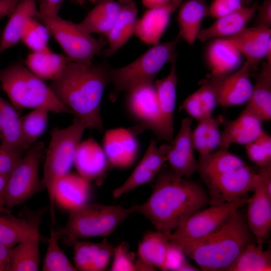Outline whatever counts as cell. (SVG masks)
Listing matches in <instances>:
<instances>
[{
    "mask_svg": "<svg viewBox=\"0 0 271 271\" xmlns=\"http://www.w3.org/2000/svg\"><path fill=\"white\" fill-rule=\"evenodd\" d=\"M157 175L149 198L132 207L134 213L146 217L157 230L168 234L209 204V197L200 184L185 180L173 171H163Z\"/></svg>",
    "mask_w": 271,
    "mask_h": 271,
    "instance_id": "1",
    "label": "cell"
},
{
    "mask_svg": "<svg viewBox=\"0 0 271 271\" xmlns=\"http://www.w3.org/2000/svg\"><path fill=\"white\" fill-rule=\"evenodd\" d=\"M112 67L107 63L85 64L70 61L62 74L49 86L60 101L83 120L88 128L103 129L100 103L111 83Z\"/></svg>",
    "mask_w": 271,
    "mask_h": 271,
    "instance_id": "2",
    "label": "cell"
},
{
    "mask_svg": "<svg viewBox=\"0 0 271 271\" xmlns=\"http://www.w3.org/2000/svg\"><path fill=\"white\" fill-rule=\"evenodd\" d=\"M250 239L246 220L238 209L222 225L204 237L171 242L179 245L202 270L222 271L228 270Z\"/></svg>",
    "mask_w": 271,
    "mask_h": 271,
    "instance_id": "3",
    "label": "cell"
},
{
    "mask_svg": "<svg viewBox=\"0 0 271 271\" xmlns=\"http://www.w3.org/2000/svg\"><path fill=\"white\" fill-rule=\"evenodd\" d=\"M87 124L76 117L72 123L63 128H54L51 132L49 146L44 156L42 184L48 191L51 222H56L54 204L58 181L69 173L74 165L75 152L81 142Z\"/></svg>",
    "mask_w": 271,
    "mask_h": 271,
    "instance_id": "4",
    "label": "cell"
},
{
    "mask_svg": "<svg viewBox=\"0 0 271 271\" xmlns=\"http://www.w3.org/2000/svg\"><path fill=\"white\" fill-rule=\"evenodd\" d=\"M0 83L15 108L45 107L55 113L72 114L44 80L21 63L1 70Z\"/></svg>",
    "mask_w": 271,
    "mask_h": 271,
    "instance_id": "5",
    "label": "cell"
},
{
    "mask_svg": "<svg viewBox=\"0 0 271 271\" xmlns=\"http://www.w3.org/2000/svg\"><path fill=\"white\" fill-rule=\"evenodd\" d=\"M68 212L66 224L56 231L66 244L70 245L80 238L108 235L134 213L132 207L98 203H85Z\"/></svg>",
    "mask_w": 271,
    "mask_h": 271,
    "instance_id": "6",
    "label": "cell"
},
{
    "mask_svg": "<svg viewBox=\"0 0 271 271\" xmlns=\"http://www.w3.org/2000/svg\"><path fill=\"white\" fill-rule=\"evenodd\" d=\"M181 38L179 35L172 41L159 42L129 64L117 68L112 67L111 83L113 88L109 95L112 102L122 92H128L139 85L153 83L167 62L176 60V48Z\"/></svg>",
    "mask_w": 271,
    "mask_h": 271,
    "instance_id": "7",
    "label": "cell"
},
{
    "mask_svg": "<svg viewBox=\"0 0 271 271\" xmlns=\"http://www.w3.org/2000/svg\"><path fill=\"white\" fill-rule=\"evenodd\" d=\"M36 18L48 28L71 61L91 64L94 56L107 45L106 38L102 36L95 38L83 30L78 24L58 15L45 17L38 13Z\"/></svg>",
    "mask_w": 271,
    "mask_h": 271,
    "instance_id": "8",
    "label": "cell"
},
{
    "mask_svg": "<svg viewBox=\"0 0 271 271\" xmlns=\"http://www.w3.org/2000/svg\"><path fill=\"white\" fill-rule=\"evenodd\" d=\"M45 152L44 144L40 141L28 149L9 176L4 206L10 210L44 188L40 179L39 168Z\"/></svg>",
    "mask_w": 271,
    "mask_h": 271,
    "instance_id": "9",
    "label": "cell"
},
{
    "mask_svg": "<svg viewBox=\"0 0 271 271\" xmlns=\"http://www.w3.org/2000/svg\"><path fill=\"white\" fill-rule=\"evenodd\" d=\"M258 178L257 172L243 166L215 176L202 178L209 191V204L218 205L244 201L245 196L253 191Z\"/></svg>",
    "mask_w": 271,
    "mask_h": 271,
    "instance_id": "10",
    "label": "cell"
},
{
    "mask_svg": "<svg viewBox=\"0 0 271 271\" xmlns=\"http://www.w3.org/2000/svg\"><path fill=\"white\" fill-rule=\"evenodd\" d=\"M127 92V109L138 122L128 129L136 136L145 130H150L158 140H162V117L155 84H142Z\"/></svg>",
    "mask_w": 271,
    "mask_h": 271,
    "instance_id": "11",
    "label": "cell"
},
{
    "mask_svg": "<svg viewBox=\"0 0 271 271\" xmlns=\"http://www.w3.org/2000/svg\"><path fill=\"white\" fill-rule=\"evenodd\" d=\"M244 201L211 205L189 216L179 227L166 234L171 241H189L210 234L222 225L244 203Z\"/></svg>",
    "mask_w": 271,
    "mask_h": 271,
    "instance_id": "12",
    "label": "cell"
},
{
    "mask_svg": "<svg viewBox=\"0 0 271 271\" xmlns=\"http://www.w3.org/2000/svg\"><path fill=\"white\" fill-rule=\"evenodd\" d=\"M257 173L254 193L246 201L248 203L246 222L257 243H262L268 237L271 227V195L266 189L271 181V165L259 168Z\"/></svg>",
    "mask_w": 271,
    "mask_h": 271,
    "instance_id": "13",
    "label": "cell"
},
{
    "mask_svg": "<svg viewBox=\"0 0 271 271\" xmlns=\"http://www.w3.org/2000/svg\"><path fill=\"white\" fill-rule=\"evenodd\" d=\"M250 74L249 65L245 62L237 70L231 74L209 76L216 91L218 104L228 107L247 102L253 86Z\"/></svg>",
    "mask_w": 271,
    "mask_h": 271,
    "instance_id": "14",
    "label": "cell"
},
{
    "mask_svg": "<svg viewBox=\"0 0 271 271\" xmlns=\"http://www.w3.org/2000/svg\"><path fill=\"white\" fill-rule=\"evenodd\" d=\"M192 122L189 117L182 120L180 129L169 143L166 154V161L172 171L181 177L191 176L197 168L192 141Z\"/></svg>",
    "mask_w": 271,
    "mask_h": 271,
    "instance_id": "15",
    "label": "cell"
},
{
    "mask_svg": "<svg viewBox=\"0 0 271 271\" xmlns=\"http://www.w3.org/2000/svg\"><path fill=\"white\" fill-rule=\"evenodd\" d=\"M169 144L157 146L156 141L152 140L139 164L130 175L112 192L114 198H118L134 189L149 182L160 172L166 161Z\"/></svg>",
    "mask_w": 271,
    "mask_h": 271,
    "instance_id": "16",
    "label": "cell"
},
{
    "mask_svg": "<svg viewBox=\"0 0 271 271\" xmlns=\"http://www.w3.org/2000/svg\"><path fill=\"white\" fill-rule=\"evenodd\" d=\"M225 39L230 41L244 55L250 74L255 72L261 60L271 49V30L245 27L235 35Z\"/></svg>",
    "mask_w": 271,
    "mask_h": 271,
    "instance_id": "17",
    "label": "cell"
},
{
    "mask_svg": "<svg viewBox=\"0 0 271 271\" xmlns=\"http://www.w3.org/2000/svg\"><path fill=\"white\" fill-rule=\"evenodd\" d=\"M129 129L107 130L103 138V150L109 165L126 168L134 162L139 152V144Z\"/></svg>",
    "mask_w": 271,
    "mask_h": 271,
    "instance_id": "18",
    "label": "cell"
},
{
    "mask_svg": "<svg viewBox=\"0 0 271 271\" xmlns=\"http://www.w3.org/2000/svg\"><path fill=\"white\" fill-rule=\"evenodd\" d=\"M45 208L26 212L24 217L14 215L10 209L0 207V243L13 247L30 235L39 230L41 216Z\"/></svg>",
    "mask_w": 271,
    "mask_h": 271,
    "instance_id": "19",
    "label": "cell"
},
{
    "mask_svg": "<svg viewBox=\"0 0 271 271\" xmlns=\"http://www.w3.org/2000/svg\"><path fill=\"white\" fill-rule=\"evenodd\" d=\"M74 165L85 181L100 182L104 177L109 163L103 149L93 139L80 142L76 149Z\"/></svg>",
    "mask_w": 271,
    "mask_h": 271,
    "instance_id": "20",
    "label": "cell"
},
{
    "mask_svg": "<svg viewBox=\"0 0 271 271\" xmlns=\"http://www.w3.org/2000/svg\"><path fill=\"white\" fill-rule=\"evenodd\" d=\"M182 3V0H172L163 6L148 9L139 19L134 35L146 44L153 45L159 43L168 26L171 15Z\"/></svg>",
    "mask_w": 271,
    "mask_h": 271,
    "instance_id": "21",
    "label": "cell"
},
{
    "mask_svg": "<svg viewBox=\"0 0 271 271\" xmlns=\"http://www.w3.org/2000/svg\"><path fill=\"white\" fill-rule=\"evenodd\" d=\"M120 11L112 28L105 36L108 47L103 55L109 57L114 55L134 34L139 20L138 9L133 0H118Z\"/></svg>",
    "mask_w": 271,
    "mask_h": 271,
    "instance_id": "22",
    "label": "cell"
},
{
    "mask_svg": "<svg viewBox=\"0 0 271 271\" xmlns=\"http://www.w3.org/2000/svg\"><path fill=\"white\" fill-rule=\"evenodd\" d=\"M176 60L171 63L170 71L166 77L155 81L161 114L163 141L171 143L174 134V112L177 84Z\"/></svg>",
    "mask_w": 271,
    "mask_h": 271,
    "instance_id": "23",
    "label": "cell"
},
{
    "mask_svg": "<svg viewBox=\"0 0 271 271\" xmlns=\"http://www.w3.org/2000/svg\"><path fill=\"white\" fill-rule=\"evenodd\" d=\"M262 121L247 108L234 120L224 122L220 146L227 149L231 144L247 145L263 131Z\"/></svg>",
    "mask_w": 271,
    "mask_h": 271,
    "instance_id": "24",
    "label": "cell"
},
{
    "mask_svg": "<svg viewBox=\"0 0 271 271\" xmlns=\"http://www.w3.org/2000/svg\"><path fill=\"white\" fill-rule=\"evenodd\" d=\"M206 58L211 75L214 76L231 74L242 66V54L225 38H217L210 43Z\"/></svg>",
    "mask_w": 271,
    "mask_h": 271,
    "instance_id": "25",
    "label": "cell"
},
{
    "mask_svg": "<svg viewBox=\"0 0 271 271\" xmlns=\"http://www.w3.org/2000/svg\"><path fill=\"white\" fill-rule=\"evenodd\" d=\"M258 7L255 3L216 19L210 26L200 31L197 39L204 42L211 38H225L235 35L255 17Z\"/></svg>",
    "mask_w": 271,
    "mask_h": 271,
    "instance_id": "26",
    "label": "cell"
},
{
    "mask_svg": "<svg viewBox=\"0 0 271 271\" xmlns=\"http://www.w3.org/2000/svg\"><path fill=\"white\" fill-rule=\"evenodd\" d=\"M38 13L35 0H21L14 11L1 34L0 53L15 46L21 41L30 21Z\"/></svg>",
    "mask_w": 271,
    "mask_h": 271,
    "instance_id": "27",
    "label": "cell"
},
{
    "mask_svg": "<svg viewBox=\"0 0 271 271\" xmlns=\"http://www.w3.org/2000/svg\"><path fill=\"white\" fill-rule=\"evenodd\" d=\"M169 240L161 231L146 233L140 242L136 264L138 270H164V262Z\"/></svg>",
    "mask_w": 271,
    "mask_h": 271,
    "instance_id": "28",
    "label": "cell"
},
{
    "mask_svg": "<svg viewBox=\"0 0 271 271\" xmlns=\"http://www.w3.org/2000/svg\"><path fill=\"white\" fill-rule=\"evenodd\" d=\"M179 8L178 35L188 44L192 45L200 31L203 19L210 16L209 7L207 0H186Z\"/></svg>",
    "mask_w": 271,
    "mask_h": 271,
    "instance_id": "29",
    "label": "cell"
},
{
    "mask_svg": "<svg viewBox=\"0 0 271 271\" xmlns=\"http://www.w3.org/2000/svg\"><path fill=\"white\" fill-rule=\"evenodd\" d=\"M89 193V183L78 174L68 173L56 184L55 201L69 211L87 203Z\"/></svg>",
    "mask_w": 271,
    "mask_h": 271,
    "instance_id": "30",
    "label": "cell"
},
{
    "mask_svg": "<svg viewBox=\"0 0 271 271\" xmlns=\"http://www.w3.org/2000/svg\"><path fill=\"white\" fill-rule=\"evenodd\" d=\"M250 96L246 107L262 121L271 119V65L261 64L260 71L254 76Z\"/></svg>",
    "mask_w": 271,
    "mask_h": 271,
    "instance_id": "31",
    "label": "cell"
},
{
    "mask_svg": "<svg viewBox=\"0 0 271 271\" xmlns=\"http://www.w3.org/2000/svg\"><path fill=\"white\" fill-rule=\"evenodd\" d=\"M71 60L65 55L56 53L50 48L31 52L26 59L27 68L43 80L58 79Z\"/></svg>",
    "mask_w": 271,
    "mask_h": 271,
    "instance_id": "32",
    "label": "cell"
},
{
    "mask_svg": "<svg viewBox=\"0 0 271 271\" xmlns=\"http://www.w3.org/2000/svg\"><path fill=\"white\" fill-rule=\"evenodd\" d=\"M78 23L86 32L100 34L104 37L113 26L120 11V5L115 0H101Z\"/></svg>",
    "mask_w": 271,
    "mask_h": 271,
    "instance_id": "33",
    "label": "cell"
},
{
    "mask_svg": "<svg viewBox=\"0 0 271 271\" xmlns=\"http://www.w3.org/2000/svg\"><path fill=\"white\" fill-rule=\"evenodd\" d=\"M40 238L39 230L35 231L11 248L9 271H36L39 269Z\"/></svg>",
    "mask_w": 271,
    "mask_h": 271,
    "instance_id": "34",
    "label": "cell"
},
{
    "mask_svg": "<svg viewBox=\"0 0 271 271\" xmlns=\"http://www.w3.org/2000/svg\"><path fill=\"white\" fill-rule=\"evenodd\" d=\"M2 115L1 146L8 150H27L21 130V118L12 104L0 96Z\"/></svg>",
    "mask_w": 271,
    "mask_h": 271,
    "instance_id": "35",
    "label": "cell"
},
{
    "mask_svg": "<svg viewBox=\"0 0 271 271\" xmlns=\"http://www.w3.org/2000/svg\"><path fill=\"white\" fill-rule=\"evenodd\" d=\"M244 165L241 159L227 149L222 148L214 153L199 156L196 171L202 178L229 172Z\"/></svg>",
    "mask_w": 271,
    "mask_h": 271,
    "instance_id": "36",
    "label": "cell"
},
{
    "mask_svg": "<svg viewBox=\"0 0 271 271\" xmlns=\"http://www.w3.org/2000/svg\"><path fill=\"white\" fill-rule=\"evenodd\" d=\"M271 270V251L264 250L262 243H248L227 271Z\"/></svg>",
    "mask_w": 271,
    "mask_h": 271,
    "instance_id": "37",
    "label": "cell"
},
{
    "mask_svg": "<svg viewBox=\"0 0 271 271\" xmlns=\"http://www.w3.org/2000/svg\"><path fill=\"white\" fill-rule=\"evenodd\" d=\"M50 110L40 107L21 118V126L24 142L28 147L37 142L45 131Z\"/></svg>",
    "mask_w": 271,
    "mask_h": 271,
    "instance_id": "38",
    "label": "cell"
},
{
    "mask_svg": "<svg viewBox=\"0 0 271 271\" xmlns=\"http://www.w3.org/2000/svg\"><path fill=\"white\" fill-rule=\"evenodd\" d=\"M60 236L56 231L51 228L48 245L44 260L43 271H76L63 250L61 248L58 240Z\"/></svg>",
    "mask_w": 271,
    "mask_h": 271,
    "instance_id": "39",
    "label": "cell"
},
{
    "mask_svg": "<svg viewBox=\"0 0 271 271\" xmlns=\"http://www.w3.org/2000/svg\"><path fill=\"white\" fill-rule=\"evenodd\" d=\"M50 32L40 21L33 18L29 23L21 39L24 44L32 52H37L49 48L48 42Z\"/></svg>",
    "mask_w": 271,
    "mask_h": 271,
    "instance_id": "40",
    "label": "cell"
},
{
    "mask_svg": "<svg viewBox=\"0 0 271 271\" xmlns=\"http://www.w3.org/2000/svg\"><path fill=\"white\" fill-rule=\"evenodd\" d=\"M245 146L248 158L259 168L271 165V137L265 131Z\"/></svg>",
    "mask_w": 271,
    "mask_h": 271,
    "instance_id": "41",
    "label": "cell"
},
{
    "mask_svg": "<svg viewBox=\"0 0 271 271\" xmlns=\"http://www.w3.org/2000/svg\"><path fill=\"white\" fill-rule=\"evenodd\" d=\"M72 245L74 248V266L77 270L91 271L93 262L92 243L76 240Z\"/></svg>",
    "mask_w": 271,
    "mask_h": 271,
    "instance_id": "42",
    "label": "cell"
},
{
    "mask_svg": "<svg viewBox=\"0 0 271 271\" xmlns=\"http://www.w3.org/2000/svg\"><path fill=\"white\" fill-rule=\"evenodd\" d=\"M113 260L111 267L112 271L136 270L134 255L129 251L128 245L122 242L113 251Z\"/></svg>",
    "mask_w": 271,
    "mask_h": 271,
    "instance_id": "43",
    "label": "cell"
},
{
    "mask_svg": "<svg viewBox=\"0 0 271 271\" xmlns=\"http://www.w3.org/2000/svg\"><path fill=\"white\" fill-rule=\"evenodd\" d=\"M93 262L91 271H103L106 268L113 253L112 245L106 239L99 243H92Z\"/></svg>",
    "mask_w": 271,
    "mask_h": 271,
    "instance_id": "44",
    "label": "cell"
},
{
    "mask_svg": "<svg viewBox=\"0 0 271 271\" xmlns=\"http://www.w3.org/2000/svg\"><path fill=\"white\" fill-rule=\"evenodd\" d=\"M197 91L205 115L212 116L218 102L215 88L209 77L201 82V86Z\"/></svg>",
    "mask_w": 271,
    "mask_h": 271,
    "instance_id": "45",
    "label": "cell"
},
{
    "mask_svg": "<svg viewBox=\"0 0 271 271\" xmlns=\"http://www.w3.org/2000/svg\"><path fill=\"white\" fill-rule=\"evenodd\" d=\"M248 6L246 0H214L209 7L210 16L217 19Z\"/></svg>",
    "mask_w": 271,
    "mask_h": 271,
    "instance_id": "46",
    "label": "cell"
},
{
    "mask_svg": "<svg viewBox=\"0 0 271 271\" xmlns=\"http://www.w3.org/2000/svg\"><path fill=\"white\" fill-rule=\"evenodd\" d=\"M185 253L177 244L169 241L164 262V270L181 271L188 262Z\"/></svg>",
    "mask_w": 271,
    "mask_h": 271,
    "instance_id": "47",
    "label": "cell"
},
{
    "mask_svg": "<svg viewBox=\"0 0 271 271\" xmlns=\"http://www.w3.org/2000/svg\"><path fill=\"white\" fill-rule=\"evenodd\" d=\"M210 117L199 120L197 126L192 131L193 146L200 156L209 154L208 148L207 126Z\"/></svg>",
    "mask_w": 271,
    "mask_h": 271,
    "instance_id": "48",
    "label": "cell"
},
{
    "mask_svg": "<svg viewBox=\"0 0 271 271\" xmlns=\"http://www.w3.org/2000/svg\"><path fill=\"white\" fill-rule=\"evenodd\" d=\"M183 109L198 121L207 117L204 113L197 90L185 99L180 107V110Z\"/></svg>",
    "mask_w": 271,
    "mask_h": 271,
    "instance_id": "49",
    "label": "cell"
},
{
    "mask_svg": "<svg viewBox=\"0 0 271 271\" xmlns=\"http://www.w3.org/2000/svg\"><path fill=\"white\" fill-rule=\"evenodd\" d=\"M254 21V27L270 29L271 27V0H264L260 7Z\"/></svg>",
    "mask_w": 271,
    "mask_h": 271,
    "instance_id": "50",
    "label": "cell"
},
{
    "mask_svg": "<svg viewBox=\"0 0 271 271\" xmlns=\"http://www.w3.org/2000/svg\"><path fill=\"white\" fill-rule=\"evenodd\" d=\"M219 122L210 116L208 121L207 137L208 148L209 153L212 152L217 147L220 146L221 142V133L219 129Z\"/></svg>",
    "mask_w": 271,
    "mask_h": 271,
    "instance_id": "51",
    "label": "cell"
},
{
    "mask_svg": "<svg viewBox=\"0 0 271 271\" xmlns=\"http://www.w3.org/2000/svg\"><path fill=\"white\" fill-rule=\"evenodd\" d=\"M64 0H39L38 13L45 17L58 15Z\"/></svg>",
    "mask_w": 271,
    "mask_h": 271,
    "instance_id": "52",
    "label": "cell"
},
{
    "mask_svg": "<svg viewBox=\"0 0 271 271\" xmlns=\"http://www.w3.org/2000/svg\"><path fill=\"white\" fill-rule=\"evenodd\" d=\"M11 248L0 243V271L10 270Z\"/></svg>",
    "mask_w": 271,
    "mask_h": 271,
    "instance_id": "53",
    "label": "cell"
},
{
    "mask_svg": "<svg viewBox=\"0 0 271 271\" xmlns=\"http://www.w3.org/2000/svg\"><path fill=\"white\" fill-rule=\"evenodd\" d=\"M21 0H0V19L11 15Z\"/></svg>",
    "mask_w": 271,
    "mask_h": 271,
    "instance_id": "54",
    "label": "cell"
},
{
    "mask_svg": "<svg viewBox=\"0 0 271 271\" xmlns=\"http://www.w3.org/2000/svg\"><path fill=\"white\" fill-rule=\"evenodd\" d=\"M9 176L0 173V207H4V199Z\"/></svg>",
    "mask_w": 271,
    "mask_h": 271,
    "instance_id": "55",
    "label": "cell"
},
{
    "mask_svg": "<svg viewBox=\"0 0 271 271\" xmlns=\"http://www.w3.org/2000/svg\"><path fill=\"white\" fill-rule=\"evenodd\" d=\"M172 0H141L143 5L148 9L160 7L170 3Z\"/></svg>",
    "mask_w": 271,
    "mask_h": 271,
    "instance_id": "56",
    "label": "cell"
},
{
    "mask_svg": "<svg viewBox=\"0 0 271 271\" xmlns=\"http://www.w3.org/2000/svg\"><path fill=\"white\" fill-rule=\"evenodd\" d=\"M71 2L79 5H83L86 2H90L93 4H96L100 2L99 0H70Z\"/></svg>",
    "mask_w": 271,
    "mask_h": 271,
    "instance_id": "57",
    "label": "cell"
},
{
    "mask_svg": "<svg viewBox=\"0 0 271 271\" xmlns=\"http://www.w3.org/2000/svg\"><path fill=\"white\" fill-rule=\"evenodd\" d=\"M1 125H2V115L0 112V132H1Z\"/></svg>",
    "mask_w": 271,
    "mask_h": 271,
    "instance_id": "58",
    "label": "cell"
},
{
    "mask_svg": "<svg viewBox=\"0 0 271 271\" xmlns=\"http://www.w3.org/2000/svg\"><path fill=\"white\" fill-rule=\"evenodd\" d=\"M248 4L250 5V4L251 3V2L253 1V0H246Z\"/></svg>",
    "mask_w": 271,
    "mask_h": 271,
    "instance_id": "59",
    "label": "cell"
},
{
    "mask_svg": "<svg viewBox=\"0 0 271 271\" xmlns=\"http://www.w3.org/2000/svg\"><path fill=\"white\" fill-rule=\"evenodd\" d=\"M1 139V132H0V140Z\"/></svg>",
    "mask_w": 271,
    "mask_h": 271,
    "instance_id": "60",
    "label": "cell"
},
{
    "mask_svg": "<svg viewBox=\"0 0 271 271\" xmlns=\"http://www.w3.org/2000/svg\"><path fill=\"white\" fill-rule=\"evenodd\" d=\"M1 35L0 34V40H1Z\"/></svg>",
    "mask_w": 271,
    "mask_h": 271,
    "instance_id": "61",
    "label": "cell"
},
{
    "mask_svg": "<svg viewBox=\"0 0 271 271\" xmlns=\"http://www.w3.org/2000/svg\"><path fill=\"white\" fill-rule=\"evenodd\" d=\"M100 1H101V0H100Z\"/></svg>",
    "mask_w": 271,
    "mask_h": 271,
    "instance_id": "62",
    "label": "cell"
}]
</instances>
